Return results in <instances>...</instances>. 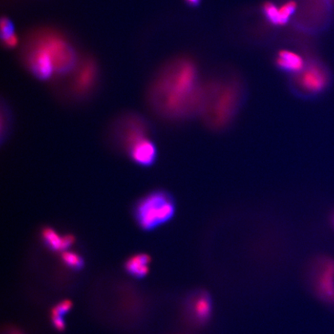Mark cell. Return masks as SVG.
<instances>
[{"label": "cell", "instance_id": "obj_1", "mask_svg": "<svg viewBox=\"0 0 334 334\" xmlns=\"http://www.w3.org/2000/svg\"><path fill=\"white\" fill-rule=\"evenodd\" d=\"M152 101L157 112L174 120L200 116L203 84L194 61L179 59L168 65L153 84Z\"/></svg>", "mask_w": 334, "mask_h": 334}, {"label": "cell", "instance_id": "obj_2", "mask_svg": "<svg viewBox=\"0 0 334 334\" xmlns=\"http://www.w3.org/2000/svg\"><path fill=\"white\" fill-rule=\"evenodd\" d=\"M244 88L237 78L215 79L203 84L200 116L212 130L229 127L241 109Z\"/></svg>", "mask_w": 334, "mask_h": 334}, {"label": "cell", "instance_id": "obj_3", "mask_svg": "<svg viewBox=\"0 0 334 334\" xmlns=\"http://www.w3.org/2000/svg\"><path fill=\"white\" fill-rule=\"evenodd\" d=\"M134 212L138 224L144 230H153L174 218L175 200L166 191H156L141 199Z\"/></svg>", "mask_w": 334, "mask_h": 334}, {"label": "cell", "instance_id": "obj_4", "mask_svg": "<svg viewBox=\"0 0 334 334\" xmlns=\"http://www.w3.org/2000/svg\"><path fill=\"white\" fill-rule=\"evenodd\" d=\"M330 84L327 70L317 61H306L304 69L291 75L290 89L300 98H310L324 93Z\"/></svg>", "mask_w": 334, "mask_h": 334}, {"label": "cell", "instance_id": "obj_5", "mask_svg": "<svg viewBox=\"0 0 334 334\" xmlns=\"http://www.w3.org/2000/svg\"><path fill=\"white\" fill-rule=\"evenodd\" d=\"M309 284L316 297L334 309V259L327 256L314 259L309 271Z\"/></svg>", "mask_w": 334, "mask_h": 334}, {"label": "cell", "instance_id": "obj_6", "mask_svg": "<svg viewBox=\"0 0 334 334\" xmlns=\"http://www.w3.org/2000/svg\"><path fill=\"white\" fill-rule=\"evenodd\" d=\"M37 45L45 48L52 58L54 71L65 72L72 66L74 53L69 45L58 36H45L38 41Z\"/></svg>", "mask_w": 334, "mask_h": 334}, {"label": "cell", "instance_id": "obj_7", "mask_svg": "<svg viewBox=\"0 0 334 334\" xmlns=\"http://www.w3.org/2000/svg\"><path fill=\"white\" fill-rule=\"evenodd\" d=\"M28 64L32 72L40 79L49 78L54 71V63L49 53L37 45L28 57Z\"/></svg>", "mask_w": 334, "mask_h": 334}, {"label": "cell", "instance_id": "obj_8", "mask_svg": "<svg viewBox=\"0 0 334 334\" xmlns=\"http://www.w3.org/2000/svg\"><path fill=\"white\" fill-rule=\"evenodd\" d=\"M128 151L132 159L143 166L153 165L157 157L156 145L148 137L136 142Z\"/></svg>", "mask_w": 334, "mask_h": 334}, {"label": "cell", "instance_id": "obj_9", "mask_svg": "<svg viewBox=\"0 0 334 334\" xmlns=\"http://www.w3.org/2000/svg\"><path fill=\"white\" fill-rule=\"evenodd\" d=\"M190 317L196 323H203L209 319L212 312V301L207 294L198 293L191 296L188 302Z\"/></svg>", "mask_w": 334, "mask_h": 334}, {"label": "cell", "instance_id": "obj_10", "mask_svg": "<svg viewBox=\"0 0 334 334\" xmlns=\"http://www.w3.org/2000/svg\"><path fill=\"white\" fill-rule=\"evenodd\" d=\"M275 64L281 71L294 75L304 69L306 61L297 53L288 50H282L276 54Z\"/></svg>", "mask_w": 334, "mask_h": 334}, {"label": "cell", "instance_id": "obj_11", "mask_svg": "<svg viewBox=\"0 0 334 334\" xmlns=\"http://www.w3.org/2000/svg\"><path fill=\"white\" fill-rule=\"evenodd\" d=\"M44 241L46 245L51 250L59 252L63 251L65 252L67 249L69 248L74 241V238L71 235H64L60 236L54 229L45 228L42 232Z\"/></svg>", "mask_w": 334, "mask_h": 334}, {"label": "cell", "instance_id": "obj_12", "mask_svg": "<svg viewBox=\"0 0 334 334\" xmlns=\"http://www.w3.org/2000/svg\"><path fill=\"white\" fill-rule=\"evenodd\" d=\"M150 257L145 254H139L130 258L126 263V269L134 277L142 278L149 273Z\"/></svg>", "mask_w": 334, "mask_h": 334}, {"label": "cell", "instance_id": "obj_13", "mask_svg": "<svg viewBox=\"0 0 334 334\" xmlns=\"http://www.w3.org/2000/svg\"><path fill=\"white\" fill-rule=\"evenodd\" d=\"M96 71L92 63H88L80 70L75 80V89L79 92H86L92 88L95 80Z\"/></svg>", "mask_w": 334, "mask_h": 334}, {"label": "cell", "instance_id": "obj_14", "mask_svg": "<svg viewBox=\"0 0 334 334\" xmlns=\"http://www.w3.org/2000/svg\"><path fill=\"white\" fill-rule=\"evenodd\" d=\"M71 303L69 301H64L55 306L52 311V321L55 328L62 329L65 328V321L63 317L71 309Z\"/></svg>", "mask_w": 334, "mask_h": 334}, {"label": "cell", "instance_id": "obj_15", "mask_svg": "<svg viewBox=\"0 0 334 334\" xmlns=\"http://www.w3.org/2000/svg\"><path fill=\"white\" fill-rule=\"evenodd\" d=\"M298 4L294 0H289L279 8V26L285 25L293 15L295 14Z\"/></svg>", "mask_w": 334, "mask_h": 334}, {"label": "cell", "instance_id": "obj_16", "mask_svg": "<svg viewBox=\"0 0 334 334\" xmlns=\"http://www.w3.org/2000/svg\"><path fill=\"white\" fill-rule=\"evenodd\" d=\"M262 13L272 25L279 26V8L273 3H264L262 7Z\"/></svg>", "mask_w": 334, "mask_h": 334}, {"label": "cell", "instance_id": "obj_17", "mask_svg": "<svg viewBox=\"0 0 334 334\" xmlns=\"http://www.w3.org/2000/svg\"><path fill=\"white\" fill-rule=\"evenodd\" d=\"M62 260L64 263L73 269H79L83 266V260L80 256L71 252H64L62 254Z\"/></svg>", "mask_w": 334, "mask_h": 334}, {"label": "cell", "instance_id": "obj_18", "mask_svg": "<svg viewBox=\"0 0 334 334\" xmlns=\"http://www.w3.org/2000/svg\"><path fill=\"white\" fill-rule=\"evenodd\" d=\"M1 30H2L1 35H2L3 39L13 34V25L7 18H3L2 21H1Z\"/></svg>", "mask_w": 334, "mask_h": 334}, {"label": "cell", "instance_id": "obj_19", "mask_svg": "<svg viewBox=\"0 0 334 334\" xmlns=\"http://www.w3.org/2000/svg\"><path fill=\"white\" fill-rule=\"evenodd\" d=\"M4 41L6 46L8 48H14L18 43L17 36L13 33V34L4 38Z\"/></svg>", "mask_w": 334, "mask_h": 334}, {"label": "cell", "instance_id": "obj_20", "mask_svg": "<svg viewBox=\"0 0 334 334\" xmlns=\"http://www.w3.org/2000/svg\"><path fill=\"white\" fill-rule=\"evenodd\" d=\"M185 2L190 7H197L200 4V0H185Z\"/></svg>", "mask_w": 334, "mask_h": 334}, {"label": "cell", "instance_id": "obj_21", "mask_svg": "<svg viewBox=\"0 0 334 334\" xmlns=\"http://www.w3.org/2000/svg\"><path fill=\"white\" fill-rule=\"evenodd\" d=\"M329 224H330L331 227L333 229L334 231V210L331 212L330 215H329Z\"/></svg>", "mask_w": 334, "mask_h": 334}, {"label": "cell", "instance_id": "obj_22", "mask_svg": "<svg viewBox=\"0 0 334 334\" xmlns=\"http://www.w3.org/2000/svg\"><path fill=\"white\" fill-rule=\"evenodd\" d=\"M330 1H334V0H330Z\"/></svg>", "mask_w": 334, "mask_h": 334}]
</instances>
